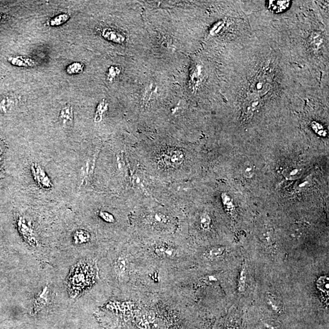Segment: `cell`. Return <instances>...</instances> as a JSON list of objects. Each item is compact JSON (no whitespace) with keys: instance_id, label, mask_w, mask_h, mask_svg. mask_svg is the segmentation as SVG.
Instances as JSON below:
<instances>
[{"instance_id":"obj_10","label":"cell","mask_w":329,"mask_h":329,"mask_svg":"<svg viewBox=\"0 0 329 329\" xmlns=\"http://www.w3.org/2000/svg\"><path fill=\"white\" fill-rule=\"evenodd\" d=\"M247 270L245 263H243L242 267L239 275L238 282V291L240 293L245 292L246 289V279H247Z\"/></svg>"},{"instance_id":"obj_7","label":"cell","mask_w":329,"mask_h":329,"mask_svg":"<svg viewBox=\"0 0 329 329\" xmlns=\"http://www.w3.org/2000/svg\"><path fill=\"white\" fill-rule=\"evenodd\" d=\"M102 36L106 40L113 41L115 43H120L125 40V38L120 33L112 29H104L102 31Z\"/></svg>"},{"instance_id":"obj_20","label":"cell","mask_w":329,"mask_h":329,"mask_svg":"<svg viewBox=\"0 0 329 329\" xmlns=\"http://www.w3.org/2000/svg\"><path fill=\"white\" fill-rule=\"evenodd\" d=\"M266 328L269 329H280L281 325L279 321L274 319H268L263 322Z\"/></svg>"},{"instance_id":"obj_17","label":"cell","mask_w":329,"mask_h":329,"mask_svg":"<svg viewBox=\"0 0 329 329\" xmlns=\"http://www.w3.org/2000/svg\"><path fill=\"white\" fill-rule=\"evenodd\" d=\"M107 104L106 103V102L104 101V99L97 107L96 114H95V121L97 122L101 121L102 114H103L104 112L107 110Z\"/></svg>"},{"instance_id":"obj_18","label":"cell","mask_w":329,"mask_h":329,"mask_svg":"<svg viewBox=\"0 0 329 329\" xmlns=\"http://www.w3.org/2000/svg\"><path fill=\"white\" fill-rule=\"evenodd\" d=\"M200 226L204 230H208L211 226V219L208 214L203 213L200 216Z\"/></svg>"},{"instance_id":"obj_19","label":"cell","mask_w":329,"mask_h":329,"mask_svg":"<svg viewBox=\"0 0 329 329\" xmlns=\"http://www.w3.org/2000/svg\"><path fill=\"white\" fill-rule=\"evenodd\" d=\"M318 289L321 290V291L323 292H328L329 291V279L328 277H321L320 279L318 280Z\"/></svg>"},{"instance_id":"obj_21","label":"cell","mask_w":329,"mask_h":329,"mask_svg":"<svg viewBox=\"0 0 329 329\" xmlns=\"http://www.w3.org/2000/svg\"><path fill=\"white\" fill-rule=\"evenodd\" d=\"M270 6L273 7V10L277 11H282L283 9L288 6L289 1H270Z\"/></svg>"},{"instance_id":"obj_8","label":"cell","mask_w":329,"mask_h":329,"mask_svg":"<svg viewBox=\"0 0 329 329\" xmlns=\"http://www.w3.org/2000/svg\"><path fill=\"white\" fill-rule=\"evenodd\" d=\"M225 252L226 248L224 247V246H214V247L210 248L207 251L206 253V257L211 260H218L223 257Z\"/></svg>"},{"instance_id":"obj_9","label":"cell","mask_w":329,"mask_h":329,"mask_svg":"<svg viewBox=\"0 0 329 329\" xmlns=\"http://www.w3.org/2000/svg\"><path fill=\"white\" fill-rule=\"evenodd\" d=\"M128 261L124 257L118 258L115 264V270L118 276L121 277L125 275L128 271Z\"/></svg>"},{"instance_id":"obj_13","label":"cell","mask_w":329,"mask_h":329,"mask_svg":"<svg viewBox=\"0 0 329 329\" xmlns=\"http://www.w3.org/2000/svg\"><path fill=\"white\" fill-rule=\"evenodd\" d=\"M267 300L268 305L271 307L273 310L279 312L282 309L281 303L279 299L275 295L271 293H268Z\"/></svg>"},{"instance_id":"obj_25","label":"cell","mask_w":329,"mask_h":329,"mask_svg":"<svg viewBox=\"0 0 329 329\" xmlns=\"http://www.w3.org/2000/svg\"><path fill=\"white\" fill-rule=\"evenodd\" d=\"M2 19V15L1 14H0V20Z\"/></svg>"},{"instance_id":"obj_12","label":"cell","mask_w":329,"mask_h":329,"mask_svg":"<svg viewBox=\"0 0 329 329\" xmlns=\"http://www.w3.org/2000/svg\"><path fill=\"white\" fill-rule=\"evenodd\" d=\"M84 68V65L81 62H75L68 66L66 68V72L70 75H77L83 72Z\"/></svg>"},{"instance_id":"obj_11","label":"cell","mask_w":329,"mask_h":329,"mask_svg":"<svg viewBox=\"0 0 329 329\" xmlns=\"http://www.w3.org/2000/svg\"><path fill=\"white\" fill-rule=\"evenodd\" d=\"M70 18V17L68 14H60L51 19L49 24L51 26H59L67 23Z\"/></svg>"},{"instance_id":"obj_4","label":"cell","mask_w":329,"mask_h":329,"mask_svg":"<svg viewBox=\"0 0 329 329\" xmlns=\"http://www.w3.org/2000/svg\"><path fill=\"white\" fill-rule=\"evenodd\" d=\"M8 61L11 65L19 67H33L36 65L35 60L25 56H16L10 57Z\"/></svg>"},{"instance_id":"obj_6","label":"cell","mask_w":329,"mask_h":329,"mask_svg":"<svg viewBox=\"0 0 329 329\" xmlns=\"http://www.w3.org/2000/svg\"><path fill=\"white\" fill-rule=\"evenodd\" d=\"M155 252L158 257L162 258H173L175 255L174 248L170 246L163 245V244L156 246L155 248Z\"/></svg>"},{"instance_id":"obj_22","label":"cell","mask_w":329,"mask_h":329,"mask_svg":"<svg viewBox=\"0 0 329 329\" xmlns=\"http://www.w3.org/2000/svg\"><path fill=\"white\" fill-rule=\"evenodd\" d=\"M151 221L154 224H162L165 223L166 221V218L164 215L162 214H155L151 217Z\"/></svg>"},{"instance_id":"obj_3","label":"cell","mask_w":329,"mask_h":329,"mask_svg":"<svg viewBox=\"0 0 329 329\" xmlns=\"http://www.w3.org/2000/svg\"><path fill=\"white\" fill-rule=\"evenodd\" d=\"M50 291H49L48 288L46 287L43 290V291H41L40 293H39L36 297V299L34 300V313H37L47 306L49 302H50Z\"/></svg>"},{"instance_id":"obj_5","label":"cell","mask_w":329,"mask_h":329,"mask_svg":"<svg viewBox=\"0 0 329 329\" xmlns=\"http://www.w3.org/2000/svg\"><path fill=\"white\" fill-rule=\"evenodd\" d=\"M59 120L62 125L67 127L70 126L73 121V111L72 107L67 106L63 107L59 114Z\"/></svg>"},{"instance_id":"obj_14","label":"cell","mask_w":329,"mask_h":329,"mask_svg":"<svg viewBox=\"0 0 329 329\" xmlns=\"http://www.w3.org/2000/svg\"><path fill=\"white\" fill-rule=\"evenodd\" d=\"M254 173L255 168L252 163L249 162L244 163L242 168V173L244 177L246 178L252 177Z\"/></svg>"},{"instance_id":"obj_1","label":"cell","mask_w":329,"mask_h":329,"mask_svg":"<svg viewBox=\"0 0 329 329\" xmlns=\"http://www.w3.org/2000/svg\"><path fill=\"white\" fill-rule=\"evenodd\" d=\"M31 170L34 180L41 189L45 190L52 189L53 187L52 182L46 174L45 171L38 163H32Z\"/></svg>"},{"instance_id":"obj_15","label":"cell","mask_w":329,"mask_h":329,"mask_svg":"<svg viewBox=\"0 0 329 329\" xmlns=\"http://www.w3.org/2000/svg\"><path fill=\"white\" fill-rule=\"evenodd\" d=\"M13 106V101L9 97H5L0 102V112L1 113L6 114Z\"/></svg>"},{"instance_id":"obj_16","label":"cell","mask_w":329,"mask_h":329,"mask_svg":"<svg viewBox=\"0 0 329 329\" xmlns=\"http://www.w3.org/2000/svg\"><path fill=\"white\" fill-rule=\"evenodd\" d=\"M76 242L82 243L87 242L90 239L89 234L87 232L79 231L75 233L74 236Z\"/></svg>"},{"instance_id":"obj_24","label":"cell","mask_w":329,"mask_h":329,"mask_svg":"<svg viewBox=\"0 0 329 329\" xmlns=\"http://www.w3.org/2000/svg\"><path fill=\"white\" fill-rule=\"evenodd\" d=\"M116 68L114 67H111L109 68V77L112 78H114L116 77Z\"/></svg>"},{"instance_id":"obj_23","label":"cell","mask_w":329,"mask_h":329,"mask_svg":"<svg viewBox=\"0 0 329 329\" xmlns=\"http://www.w3.org/2000/svg\"><path fill=\"white\" fill-rule=\"evenodd\" d=\"M100 216L101 218L104 219L105 221L109 222V223H112L114 221V216L112 214L107 213L106 212H100Z\"/></svg>"},{"instance_id":"obj_2","label":"cell","mask_w":329,"mask_h":329,"mask_svg":"<svg viewBox=\"0 0 329 329\" xmlns=\"http://www.w3.org/2000/svg\"><path fill=\"white\" fill-rule=\"evenodd\" d=\"M17 224L18 226L19 231L23 237L31 245H36L38 241L36 240L33 229L29 225L26 219L23 217H19Z\"/></svg>"}]
</instances>
